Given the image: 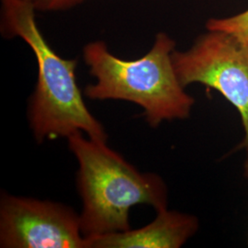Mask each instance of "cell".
<instances>
[{
    "instance_id": "obj_1",
    "label": "cell",
    "mask_w": 248,
    "mask_h": 248,
    "mask_svg": "<svg viewBox=\"0 0 248 248\" xmlns=\"http://www.w3.org/2000/svg\"><path fill=\"white\" fill-rule=\"evenodd\" d=\"M1 1V31L19 37L31 47L38 64V80L30 99L29 122L37 142L69 137L77 132L107 142L101 123L91 114L76 78L77 59H64L45 40L28 0Z\"/></svg>"
},
{
    "instance_id": "obj_2",
    "label": "cell",
    "mask_w": 248,
    "mask_h": 248,
    "mask_svg": "<svg viewBox=\"0 0 248 248\" xmlns=\"http://www.w3.org/2000/svg\"><path fill=\"white\" fill-rule=\"evenodd\" d=\"M67 140L79 166L80 223L86 238L131 230L129 214L135 205H150L156 213L168 209V186L158 175L140 172L106 142L86 138L82 132Z\"/></svg>"
},
{
    "instance_id": "obj_3",
    "label": "cell",
    "mask_w": 248,
    "mask_h": 248,
    "mask_svg": "<svg viewBox=\"0 0 248 248\" xmlns=\"http://www.w3.org/2000/svg\"><path fill=\"white\" fill-rule=\"evenodd\" d=\"M175 41L159 32L150 51L136 60L117 57L102 41L89 43L83 58L96 83L84 90L93 100H126L141 107L146 122L155 128L165 121L186 120L195 99L185 91L175 70Z\"/></svg>"
},
{
    "instance_id": "obj_4",
    "label": "cell",
    "mask_w": 248,
    "mask_h": 248,
    "mask_svg": "<svg viewBox=\"0 0 248 248\" xmlns=\"http://www.w3.org/2000/svg\"><path fill=\"white\" fill-rule=\"evenodd\" d=\"M172 61L181 85L199 83L222 94L237 109L248 147V49L234 37L208 31L186 51L175 50Z\"/></svg>"
},
{
    "instance_id": "obj_5",
    "label": "cell",
    "mask_w": 248,
    "mask_h": 248,
    "mask_svg": "<svg viewBox=\"0 0 248 248\" xmlns=\"http://www.w3.org/2000/svg\"><path fill=\"white\" fill-rule=\"evenodd\" d=\"M0 248H89L80 215L64 204L2 193Z\"/></svg>"
},
{
    "instance_id": "obj_6",
    "label": "cell",
    "mask_w": 248,
    "mask_h": 248,
    "mask_svg": "<svg viewBox=\"0 0 248 248\" xmlns=\"http://www.w3.org/2000/svg\"><path fill=\"white\" fill-rule=\"evenodd\" d=\"M198 228L194 215L166 209L157 212L156 218L140 229L87 239L89 248H179Z\"/></svg>"
},
{
    "instance_id": "obj_7",
    "label": "cell",
    "mask_w": 248,
    "mask_h": 248,
    "mask_svg": "<svg viewBox=\"0 0 248 248\" xmlns=\"http://www.w3.org/2000/svg\"><path fill=\"white\" fill-rule=\"evenodd\" d=\"M208 31H218L234 37L248 49V9L227 18H211L207 21Z\"/></svg>"
},
{
    "instance_id": "obj_8",
    "label": "cell",
    "mask_w": 248,
    "mask_h": 248,
    "mask_svg": "<svg viewBox=\"0 0 248 248\" xmlns=\"http://www.w3.org/2000/svg\"><path fill=\"white\" fill-rule=\"evenodd\" d=\"M37 11H61L72 9L86 0H28Z\"/></svg>"
},
{
    "instance_id": "obj_9",
    "label": "cell",
    "mask_w": 248,
    "mask_h": 248,
    "mask_svg": "<svg viewBox=\"0 0 248 248\" xmlns=\"http://www.w3.org/2000/svg\"><path fill=\"white\" fill-rule=\"evenodd\" d=\"M246 150H247V159L245 161V176L248 181V147Z\"/></svg>"
}]
</instances>
